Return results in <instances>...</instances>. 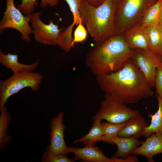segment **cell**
<instances>
[{"label":"cell","instance_id":"cell-1","mask_svg":"<svg viewBox=\"0 0 162 162\" xmlns=\"http://www.w3.org/2000/svg\"><path fill=\"white\" fill-rule=\"evenodd\" d=\"M96 79L104 98L125 104L135 103L154 94L152 87L131 58L121 69L97 76Z\"/></svg>","mask_w":162,"mask_h":162},{"label":"cell","instance_id":"cell-2","mask_svg":"<svg viewBox=\"0 0 162 162\" xmlns=\"http://www.w3.org/2000/svg\"><path fill=\"white\" fill-rule=\"evenodd\" d=\"M133 50L127 45L124 36L116 34L94 45L86 54L85 62L96 76L121 69L132 56Z\"/></svg>","mask_w":162,"mask_h":162},{"label":"cell","instance_id":"cell-3","mask_svg":"<svg viewBox=\"0 0 162 162\" xmlns=\"http://www.w3.org/2000/svg\"><path fill=\"white\" fill-rule=\"evenodd\" d=\"M116 6V0H105L97 7L83 0L80 8V17L94 45L117 34L115 23Z\"/></svg>","mask_w":162,"mask_h":162},{"label":"cell","instance_id":"cell-4","mask_svg":"<svg viewBox=\"0 0 162 162\" xmlns=\"http://www.w3.org/2000/svg\"><path fill=\"white\" fill-rule=\"evenodd\" d=\"M158 0H116L115 23L117 34L136 26L146 10Z\"/></svg>","mask_w":162,"mask_h":162},{"label":"cell","instance_id":"cell-5","mask_svg":"<svg viewBox=\"0 0 162 162\" xmlns=\"http://www.w3.org/2000/svg\"><path fill=\"white\" fill-rule=\"evenodd\" d=\"M44 75L39 73L24 71L13 75L0 82V108L5 106L8 98L26 87L38 90Z\"/></svg>","mask_w":162,"mask_h":162},{"label":"cell","instance_id":"cell-6","mask_svg":"<svg viewBox=\"0 0 162 162\" xmlns=\"http://www.w3.org/2000/svg\"><path fill=\"white\" fill-rule=\"evenodd\" d=\"M140 115L139 111L128 107L120 101L104 98L101 102L98 111L92 117V119L105 120L108 122L119 124L126 122Z\"/></svg>","mask_w":162,"mask_h":162},{"label":"cell","instance_id":"cell-7","mask_svg":"<svg viewBox=\"0 0 162 162\" xmlns=\"http://www.w3.org/2000/svg\"><path fill=\"white\" fill-rule=\"evenodd\" d=\"M6 3L5 10L0 22V33L5 28H13L21 33L22 40L30 42L29 35L32 33V28L29 24L30 15L23 16L15 7L14 0H6Z\"/></svg>","mask_w":162,"mask_h":162},{"label":"cell","instance_id":"cell-8","mask_svg":"<svg viewBox=\"0 0 162 162\" xmlns=\"http://www.w3.org/2000/svg\"><path fill=\"white\" fill-rule=\"evenodd\" d=\"M132 50L131 59L142 73L152 87H154L156 69L162 65L161 56L150 50L139 48Z\"/></svg>","mask_w":162,"mask_h":162},{"label":"cell","instance_id":"cell-9","mask_svg":"<svg viewBox=\"0 0 162 162\" xmlns=\"http://www.w3.org/2000/svg\"><path fill=\"white\" fill-rule=\"evenodd\" d=\"M41 13L38 12L30 15V21L35 40L44 45H57V40L60 32L63 28H59V26L50 20L46 24L41 20Z\"/></svg>","mask_w":162,"mask_h":162},{"label":"cell","instance_id":"cell-10","mask_svg":"<svg viewBox=\"0 0 162 162\" xmlns=\"http://www.w3.org/2000/svg\"><path fill=\"white\" fill-rule=\"evenodd\" d=\"M64 116V113L61 112L52 118L50 126V144L47 146L46 150L52 154L66 156L70 152V147L66 146L64 141V131L66 126L62 122Z\"/></svg>","mask_w":162,"mask_h":162},{"label":"cell","instance_id":"cell-11","mask_svg":"<svg viewBox=\"0 0 162 162\" xmlns=\"http://www.w3.org/2000/svg\"><path fill=\"white\" fill-rule=\"evenodd\" d=\"M70 152L74 154V160L83 162H112L101 149L95 145H86L83 148L70 147Z\"/></svg>","mask_w":162,"mask_h":162},{"label":"cell","instance_id":"cell-12","mask_svg":"<svg viewBox=\"0 0 162 162\" xmlns=\"http://www.w3.org/2000/svg\"><path fill=\"white\" fill-rule=\"evenodd\" d=\"M161 153H162V135L155 133L146 138L145 141L133 151L132 154L142 156L148 162H154L153 157Z\"/></svg>","mask_w":162,"mask_h":162},{"label":"cell","instance_id":"cell-13","mask_svg":"<svg viewBox=\"0 0 162 162\" xmlns=\"http://www.w3.org/2000/svg\"><path fill=\"white\" fill-rule=\"evenodd\" d=\"M124 39L130 49L150 50L149 42L145 28L139 24L125 31Z\"/></svg>","mask_w":162,"mask_h":162},{"label":"cell","instance_id":"cell-14","mask_svg":"<svg viewBox=\"0 0 162 162\" xmlns=\"http://www.w3.org/2000/svg\"><path fill=\"white\" fill-rule=\"evenodd\" d=\"M148 125L141 114L136 116L125 122L118 136L126 137H133L138 139L142 135L145 128Z\"/></svg>","mask_w":162,"mask_h":162},{"label":"cell","instance_id":"cell-15","mask_svg":"<svg viewBox=\"0 0 162 162\" xmlns=\"http://www.w3.org/2000/svg\"><path fill=\"white\" fill-rule=\"evenodd\" d=\"M39 59H38L34 63L27 64L19 62L16 54L8 53L5 54L0 50V62L7 69L11 70L13 73L24 71H32L38 67Z\"/></svg>","mask_w":162,"mask_h":162},{"label":"cell","instance_id":"cell-16","mask_svg":"<svg viewBox=\"0 0 162 162\" xmlns=\"http://www.w3.org/2000/svg\"><path fill=\"white\" fill-rule=\"evenodd\" d=\"M143 141L133 137H124L118 136L113 140L117 149L114 156L121 158H125L130 154Z\"/></svg>","mask_w":162,"mask_h":162},{"label":"cell","instance_id":"cell-17","mask_svg":"<svg viewBox=\"0 0 162 162\" xmlns=\"http://www.w3.org/2000/svg\"><path fill=\"white\" fill-rule=\"evenodd\" d=\"M93 120V124L89 132L82 137L74 141V144L81 142L83 145H93L101 141L104 132L102 120L98 119Z\"/></svg>","mask_w":162,"mask_h":162},{"label":"cell","instance_id":"cell-18","mask_svg":"<svg viewBox=\"0 0 162 162\" xmlns=\"http://www.w3.org/2000/svg\"><path fill=\"white\" fill-rule=\"evenodd\" d=\"M156 97L158 109L154 114H149L148 115L151 118V123L145 128L142 135L146 139L154 133L159 134L162 135V99L157 94Z\"/></svg>","mask_w":162,"mask_h":162},{"label":"cell","instance_id":"cell-19","mask_svg":"<svg viewBox=\"0 0 162 162\" xmlns=\"http://www.w3.org/2000/svg\"><path fill=\"white\" fill-rule=\"evenodd\" d=\"M148 37L150 50L162 56V31L158 26L145 28Z\"/></svg>","mask_w":162,"mask_h":162},{"label":"cell","instance_id":"cell-20","mask_svg":"<svg viewBox=\"0 0 162 162\" xmlns=\"http://www.w3.org/2000/svg\"><path fill=\"white\" fill-rule=\"evenodd\" d=\"M162 9V0H158L146 11L139 24L144 28L158 26V19Z\"/></svg>","mask_w":162,"mask_h":162},{"label":"cell","instance_id":"cell-21","mask_svg":"<svg viewBox=\"0 0 162 162\" xmlns=\"http://www.w3.org/2000/svg\"><path fill=\"white\" fill-rule=\"evenodd\" d=\"M0 108V148L2 150L8 143L12 138L7 134L11 121V118L7 108L4 106Z\"/></svg>","mask_w":162,"mask_h":162},{"label":"cell","instance_id":"cell-22","mask_svg":"<svg viewBox=\"0 0 162 162\" xmlns=\"http://www.w3.org/2000/svg\"><path fill=\"white\" fill-rule=\"evenodd\" d=\"M41 6L45 8L49 5L51 7L56 6L59 0H40ZM38 4L37 0H21V3L17 6V8L22 13L26 15L33 13L35 8Z\"/></svg>","mask_w":162,"mask_h":162},{"label":"cell","instance_id":"cell-23","mask_svg":"<svg viewBox=\"0 0 162 162\" xmlns=\"http://www.w3.org/2000/svg\"><path fill=\"white\" fill-rule=\"evenodd\" d=\"M125 123L115 124L108 122H102L104 132L101 141L109 144H113V140L118 136Z\"/></svg>","mask_w":162,"mask_h":162},{"label":"cell","instance_id":"cell-24","mask_svg":"<svg viewBox=\"0 0 162 162\" xmlns=\"http://www.w3.org/2000/svg\"><path fill=\"white\" fill-rule=\"evenodd\" d=\"M75 25V23L73 21L70 25L60 32L58 37L57 45L66 52H69L72 47V32Z\"/></svg>","mask_w":162,"mask_h":162},{"label":"cell","instance_id":"cell-25","mask_svg":"<svg viewBox=\"0 0 162 162\" xmlns=\"http://www.w3.org/2000/svg\"><path fill=\"white\" fill-rule=\"evenodd\" d=\"M41 161L43 162H74V159L68 158L66 155L60 154H53L48 151L43 154Z\"/></svg>","mask_w":162,"mask_h":162},{"label":"cell","instance_id":"cell-26","mask_svg":"<svg viewBox=\"0 0 162 162\" xmlns=\"http://www.w3.org/2000/svg\"><path fill=\"white\" fill-rule=\"evenodd\" d=\"M87 37V30L84 26L81 18L74 32V38L72 44V46L76 43L84 41Z\"/></svg>","mask_w":162,"mask_h":162},{"label":"cell","instance_id":"cell-27","mask_svg":"<svg viewBox=\"0 0 162 162\" xmlns=\"http://www.w3.org/2000/svg\"><path fill=\"white\" fill-rule=\"evenodd\" d=\"M68 4L73 16V21L77 26L81 19L80 8L83 0H64Z\"/></svg>","mask_w":162,"mask_h":162},{"label":"cell","instance_id":"cell-28","mask_svg":"<svg viewBox=\"0 0 162 162\" xmlns=\"http://www.w3.org/2000/svg\"><path fill=\"white\" fill-rule=\"evenodd\" d=\"M154 83L157 94L162 99V65L156 69Z\"/></svg>","mask_w":162,"mask_h":162},{"label":"cell","instance_id":"cell-29","mask_svg":"<svg viewBox=\"0 0 162 162\" xmlns=\"http://www.w3.org/2000/svg\"><path fill=\"white\" fill-rule=\"evenodd\" d=\"M110 158L112 162H137L139 160L137 156L135 155H130L124 158H121L115 156L111 157Z\"/></svg>","mask_w":162,"mask_h":162},{"label":"cell","instance_id":"cell-30","mask_svg":"<svg viewBox=\"0 0 162 162\" xmlns=\"http://www.w3.org/2000/svg\"><path fill=\"white\" fill-rule=\"evenodd\" d=\"M88 2L90 4L95 7L101 5L105 0H85Z\"/></svg>","mask_w":162,"mask_h":162},{"label":"cell","instance_id":"cell-31","mask_svg":"<svg viewBox=\"0 0 162 162\" xmlns=\"http://www.w3.org/2000/svg\"><path fill=\"white\" fill-rule=\"evenodd\" d=\"M158 26L162 31V9L159 15Z\"/></svg>","mask_w":162,"mask_h":162},{"label":"cell","instance_id":"cell-32","mask_svg":"<svg viewBox=\"0 0 162 162\" xmlns=\"http://www.w3.org/2000/svg\"><path fill=\"white\" fill-rule=\"evenodd\" d=\"M161 58H162V57H161Z\"/></svg>","mask_w":162,"mask_h":162}]
</instances>
